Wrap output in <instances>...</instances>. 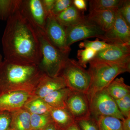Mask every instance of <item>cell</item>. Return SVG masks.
<instances>
[{
    "instance_id": "1",
    "label": "cell",
    "mask_w": 130,
    "mask_h": 130,
    "mask_svg": "<svg viewBox=\"0 0 130 130\" xmlns=\"http://www.w3.org/2000/svg\"><path fill=\"white\" fill-rule=\"evenodd\" d=\"M4 60L38 66L41 58L36 31L20 9L7 21L2 39Z\"/></svg>"
},
{
    "instance_id": "2",
    "label": "cell",
    "mask_w": 130,
    "mask_h": 130,
    "mask_svg": "<svg viewBox=\"0 0 130 130\" xmlns=\"http://www.w3.org/2000/svg\"><path fill=\"white\" fill-rule=\"evenodd\" d=\"M44 74L37 65L4 60L0 63V95L18 91L33 92Z\"/></svg>"
},
{
    "instance_id": "3",
    "label": "cell",
    "mask_w": 130,
    "mask_h": 130,
    "mask_svg": "<svg viewBox=\"0 0 130 130\" xmlns=\"http://www.w3.org/2000/svg\"><path fill=\"white\" fill-rule=\"evenodd\" d=\"M90 85L86 95L90 102L95 93L106 88L117 76L130 71V63H117L92 60L89 63Z\"/></svg>"
},
{
    "instance_id": "4",
    "label": "cell",
    "mask_w": 130,
    "mask_h": 130,
    "mask_svg": "<svg viewBox=\"0 0 130 130\" xmlns=\"http://www.w3.org/2000/svg\"><path fill=\"white\" fill-rule=\"evenodd\" d=\"M36 31L40 41L41 54L38 67L49 76H59L70 54L64 53L55 46L48 39L44 31Z\"/></svg>"
},
{
    "instance_id": "5",
    "label": "cell",
    "mask_w": 130,
    "mask_h": 130,
    "mask_svg": "<svg viewBox=\"0 0 130 130\" xmlns=\"http://www.w3.org/2000/svg\"><path fill=\"white\" fill-rule=\"evenodd\" d=\"M59 76L64 78L67 87L72 91L87 94L90 85V74L77 61L68 58Z\"/></svg>"
},
{
    "instance_id": "6",
    "label": "cell",
    "mask_w": 130,
    "mask_h": 130,
    "mask_svg": "<svg viewBox=\"0 0 130 130\" xmlns=\"http://www.w3.org/2000/svg\"><path fill=\"white\" fill-rule=\"evenodd\" d=\"M90 107L91 116L96 119L101 116H113L121 121L125 118L106 88L95 94L90 102Z\"/></svg>"
},
{
    "instance_id": "7",
    "label": "cell",
    "mask_w": 130,
    "mask_h": 130,
    "mask_svg": "<svg viewBox=\"0 0 130 130\" xmlns=\"http://www.w3.org/2000/svg\"><path fill=\"white\" fill-rule=\"evenodd\" d=\"M67 45L70 47L72 44L79 41L91 38H100L105 32L95 24L86 18L75 25L66 28Z\"/></svg>"
},
{
    "instance_id": "8",
    "label": "cell",
    "mask_w": 130,
    "mask_h": 130,
    "mask_svg": "<svg viewBox=\"0 0 130 130\" xmlns=\"http://www.w3.org/2000/svg\"><path fill=\"white\" fill-rule=\"evenodd\" d=\"M20 10L35 30L44 31L48 14L41 0H22Z\"/></svg>"
},
{
    "instance_id": "9",
    "label": "cell",
    "mask_w": 130,
    "mask_h": 130,
    "mask_svg": "<svg viewBox=\"0 0 130 130\" xmlns=\"http://www.w3.org/2000/svg\"><path fill=\"white\" fill-rule=\"evenodd\" d=\"M99 39L109 44L130 45V26L121 16L119 9L113 25Z\"/></svg>"
},
{
    "instance_id": "10",
    "label": "cell",
    "mask_w": 130,
    "mask_h": 130,
    "mask_svg": "<svg viewBox=\"0 0 130 130\" xmlns=\"http://www.w3.org/2000/svg\"><path fill=\"white\" fill-rule=\"evenodd\" d=\"M44 32L55 46L64 53L70 54L71 48L67 45L66 27L58 22L52 13L48 15Z\"/></svg>"
},
{
    "instance_id": "11",
    "label": "cell",
    "mask_w": 130,
    "mask_h": 130,
    "mask_svg": "<svg viewBox=\"0 0 130 130\" xmlns=\"http://www.w3.org/2000/svg\"><path fill=\"white\" fill-rule=\"evenodd\" d=\"M66 105L75 121L91 116L89 101L85 93L72 91L67 100Z\"/></svg>"
},
{
    "instance_id": "12",
    "label": "cell",
    "mask_w": 130,
    "mask_h": 130,
    "mask_svg": "<svg viewBox=\"0 0 130 130\" xmlns=\"http://www.w3.org/2000/svg\"><path fill=\"white\" fill-rule=\"evenodd\" d=\"M35 97L31 91H18L5 93L0 95V110L11 112L21 109Z\"/></svg>"
},
{
    "instance_id": "13",
    "label": "cell",
    "mask_w": 130,
    "mask_h": 130,
    "mask_svg": "<svg viewBox=\"0 0 130 130\" xmlns=\"http://www.w3.org/2000/svg\"><path fill=\"white\" fill-rule=\"evenodd\" d=\"M93 60L117 63H130V45L111 44L107 48L97 52Z\"/></svg>"
},
{
    "instance_id": "14",
    "label": "cell",
    "mask_w": 130,
    "mask_h": 130,
    "mask_svg": "<svg viewBox=\"0 0 130 130\" xmlns=\"http://www.w3.org/2000/svg\"><path fill=\"white\" fill-rule=\"evenodd\" d=\"M66 87V85L62 77H50L44 74L33 93L36 97L43 99L53 91Z\"/></svg>"
},
{
    "instance_id": "15",
    "label": "cell",
    "mask_w": 130,
    "mask_h": 130,
    "mask_svg": "<svg viewBox=\"0 0 130 130\" xmlns=\"http://www.w3.org/2000/svg\"><path fill=\"white\" fill-rule=\"evenodd\" d=\"M118 8L92 11L86 17L95 24L104 32L109 30L113 25Z\"/></svg>"
},
{
    "instance_id": "16",
    "label": "cell",
    "mask_w": 130,
    "mask_h": 130,
    "mask_svg": "<svg viewBox=\"0 0 130 130\" xmlns=\"http://www.w3.org/2000/svg\"><path fill=\"white\" fill-rule=\"evenodd\" d=\"M55 17L58 22L66 28L79 23L86 18L84 12L77 9L73 5Z\"/></svg>"
},
{
    "instance_id": "17",
    "label": "cell",
    "mask_w": 130,
    "mask_h": 130,
    "mask_svg": "<svg viewBox=\"0 0 130 130\" xmlns=\"http://www.w3.org/2000/svg\"><path fill=\"white\" fill-rule=\"evenodd\" d=\"M52 121L61 130H66L75 122L66 107L52 108L49 112Z\"/></svg>"
},
{
    "instance_id": "18",
    "label": "cell",
    "mask_w": 130,
    "mask_h": 130,
    "mask_svg": "<svg viewBox=\"0 0 130 130\" xmlns=\"http://www.w3.org/2000/svg\"><path fill=\"white\" fill-rule=\"evenodd\" d=\"M10 128L14 130H30L31 114L25 108L11 112Z\"/></svg>"
},
{
    "instance_id": "19",
    "label": "cell",
    "mask_w": 130,
    "mask_h": 130,
    "mask_svg": "<svg viewBox=\"0 0 130 130\" xmlns=\"http://www.w3.org/2000/svg\"><path fill=\"white\" fill-rule=\"evenodd\" d=\"M71 91L66 87L53 91L43 99L52 108H66L67 100Z\"/></svg>"
},
{
    "instance_id": "20",
    "label": "cell",
    "mask_w": 130,
    "mask_h": 130,
    "mask_svg": "<svg viewBox=\"0 0 130 130\" xmlns=\"http://www.w3.org/2000/svg\"><path fill=\"white\" fill-rule=\"evenodd\" d=\"M106 89L109 95L115 100L130 94V87L125 83L123 77L115 78Z\"/></svg>"
},
{
    "instance_id": "21",
    "label": "cell",
    "mask_w": 130,
    "mask_h": 130,
    "mask_svg": "<svg viewBox=\"0 0 130 130\" xmlns=\"http://www.w3.org/2000/svg\"><path fill=\"white\" fill-rule=\"evenodd\" d=\"M22 0H0V20L7 21L20 8Z\"/></svg>"
},
{
    "instance_id": "22",
    "label": "cell",
    "mask_w": 130,
    "mask_h": 130,
    "mask_svg": "<svg viewBox=\"0 0 130 130\" xmlns=\"http://www.w3.org/2000/svg\"><path fill=\"white\" fill-rule=\"evenodd\" d=\"M24 108L28 110L31 114L37 115L49 113L52 108L43 99L36 97L29 101Z\"/></svg>"
},
{
    "instance_id": "23",
    "label": "cell",
    "mask_w": 130,
    "mask_h": 130,
    "mask_svg": "<svg viewBox=\"0 0 130 130\" xmlns=\"http://www.w3.org/2000/svg\"><path fill=\"white\" fill-rule=\"evenodd\" d=\"M124 0H91L89 1V11L119 8Z\"/></svg>"
},
{
    "instance_id": "24",
    "label": "cell",
    "mask_w": 130,
    "mask_h": 130,
    "mask_svg": "<svg viewBox=\"0 0 130 130\" xmlns=\"http://www.w3.org/2000/svg\"><path fill=\"white\" fill-rule=\"evenodd\" d=\"M99 130H122V121L110 116H101L96 119Z\"/></svg>"
},
{
    "instance_id": "25",
    "label": "cell",
    "mask_w": 130,
    "mask_h": 130,
    "mask_svg": "<svg viewBox=\"0 0 130 130\" xmlns=\"http://www.w3.org/2000/svg\"><path fill=\"white\" fill-rule=\"evenodd\" d=\"M52 121L49 113L42 115L31 114V129L43 130Z\"/></svg>"
},
{
    "instance_id": "26",
    "label": "cell",
    "mask_w": 130,
    "mask_h": 130,
    "mask_svg": "<svg viewBox=\"0 0 130 130\" xmlns=\"http://www.w3.org/2000/svg\"><path fill=\"white\" fill-rule=\"evenodd\" d=\"M96 53L97 52L90 48L79 50L77 52L78 62L84 68H86L87 64L93 59Z\"/></svg>"
},
{
    "instance_id": "27",
    "label": "cell",
    "mask_w": 130,
    "mask_h": 130,
    "mask_svg": "<svg viewBox=\"0 0 130 130\" xmlns=\"http://www.w3.org/2000/svg\"><path fill=\"white\" fill-rule=\"evenodd\" d=\"M111 44H108L103 41H101L98 38H96L94 41L84 40L79 44L80 48H90L96 52H98L107 48Z\"/></svg>"
},
{
    "instance_id": "28",
    "label": "cell",
    "mask_w": 130,
    "mask_h": 130,
    "mask_svg": "<svg viewBox=\"0 0 130 130\" xmlns=\"http://www.w3.org/2000/svg\"><path fill=\"white\" fill-rule=\"evenodd\" d=\"M115 101L119 110L124 118L130 116V94Z\"/></svg>"
},
{
    "instance_id": "29",
    "label": "cell",
    "mask_w": 130,
    "mask_h": 130,
    "mask_svg": "<svg viewBox=\"0 0 130 130\" xmlns=\"http://www.w3.org/2000/svg\"><path fill=\"white\" fill-rule=\"evenodd\" d=\"M75 121L81 130H99L97 120L91 116Z\"/></svg>"
},
{
    "instance_id": "30",
    "label": "cell",
    "mask_w": 130,
    "mask_h": 130,
    "mask_svg": "<svg viewBox=\"0 0 130 130\" xmlns=\"http://www.w3.org/2000/svg\"><path fill=\"white\" fill-rule=\"evenodd\" d=\"M73 1L72 0H55L51 13L55 16H57L72 5Z\"/></svg>"
},
{
    "instance_id": "31",
    "label": "cell",
    "mask_w": 130,
    "mask_h": 130,
    "mask_svg": "<svg viewBox=\"0 0 130 130\" xmlns=\"http://www.w3.org/2000/svg\"><path fill=\"white\" fill-rule=\"evenodd\" d=\"M11 120V112L0 110V130H8Z\"/></svg>"
},
{
    "instance_id": "32",
    "label": "cell",
    "mask_w": 130,
    "mask_h": 130,
    "mask_svg": "<svg viewBox=\"0 0 130 130\" xmlns=\"http://www.w3.org/2000/svg\"><path fill=\"white\" fill-rule=\"evenodd\" d=\"M119 11L126 22L130 26V0H124Z\"/></svg>"
},
{
    "instance_id": "33",
    "label": "cell",
    "mask_w": 130,
    "mask_h": 130,
    "mask_svg": "<svg viewBox=\"0 0 130 130\" xmlns=\"http://www.w3.org/2000/svg\"><path fill=\"white\" fill-rule=\"evenodd\" d=\"M45 11L48 14L51 13L55 0H41Z\"/></svg>"
},
{
    "instance_id": "34",
    "label": "cell",
    "mask_w": 130,
    "mask_h": 130,
    "mask_svg": "<svg viewBox=\"0 0 130 130\" xmlns=\"http://www.w3.org/2000/svg\"><path fill=\"white\" fill-rule=\"evenodd\" d=\"M73 5L81 12H84L87 10L86 1L85 0H73Z\"/></svg>"
},
{
    "instance_id": "35",
    "label": "cell",
    "mask_w": 130,
    "mask_h": 130,
    "mask_svg": "<svg viewBox=\"0 0 130 130\" xmlns=\"http://www.w3.org/2000/svg\"><path fill=\"white\" fill-rule=\"evenodd\" d=\"M122 130H130V116L125 118L122 120Z\"/></svg>"
},
{
    "instance_id": "36",
    "label": "cell",
    "mask_w": 130,
    "mask_h": 130,
    "mask_svg": "<svg viewBox=\"0 0 130 130\" xmlns=\"http://www.w3.org/2000/svg\"><path fill=\"white\" fill-rule=\"evenodd\" d=\"M43 130H61L52 121Z\"/></svg>"
},
{
    "instance_id": "37",
    "label": "cell",
    "mask_w": 130,
    "mask_h": 130,
    "mask_svg": "<svg viewBox=\"0 0 130 130\" xmlns=\"http://www.w3.org/2000/svg\"><path fill=\"white\" fill-rule=\"evenodd\" d=\"M66 130H81L77 124L74 122Z\"/></svg>"
},
{
    "instance_id": "38",
    "label": "cell",
    "mask_w": 130,
    "mask_h": 130,
    "mask_svg": "<svg viewBox=\"0 0 130 130\" xmlns=\"http://www.w3.org/2000/svg\"><path fill=\"white\" fill-rule=\"evenodd\" d=\"M2 59H3V57L2 55L0 53V63H1L2 61Z\"/></svg>"
},
{
    "instance_id": "39",
    "label": "cell",
    "mask_w": 130,
    "mask_h": 130,
    "mask_svg": "<svg viewBox=\"0 0 130 130\" xmlns=\"http://www.w3.org/2000/svg\"><path fill=\"white\" fill-rule=\"evenodd\" d=\"M8 130H14L13 129H12V128H10V127H9V129H8Z\"/></svg>"
},
{
    "instance_id": "40",
    "label": "cell",
    "mask_w": 130,
    "mask_h": 130,
    "mask_svg": "<svg viewBox=\"0 0 130 130\" xmlns=\"http://www.w3.org/2000/svg\"><path fill=\"white\" fill-rule=\"evenodd\" d=\"M30 130H38L34 129H31Z\"/></svg>"
}]
</instances>
